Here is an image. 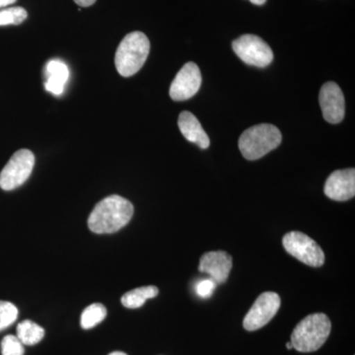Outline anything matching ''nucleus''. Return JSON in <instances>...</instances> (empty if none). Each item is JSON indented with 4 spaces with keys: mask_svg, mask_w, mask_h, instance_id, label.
Here are the masks:
<instances>
[{
    "mask_svg": "<svg viewBox=\"0 0 355 355\" xmlns=\"http://www.w3.org/2000/svg\"><path fill=\"white\" fill-rule=\"evenodd\" d=\"M16 1L17 0H0V8L11 6V4L15 3Z\"/></svg>",
    "mask_w": 355,
    "mask_h": 355,
    "instance_id": "23",
    "label": "nucleus"
},
{
    "mask_svg": "<svg viewBox=\"0 0 355 355\" xmlns=\"http://www.w3.org/2000/svg\"><path fill=\"white\" fill-rule=\"evenodd\" d=\"M44 330L38 324L26 320L17 326V338L25 345H35L43 340Z\"/></svg>",
    "mask_w": 355,
    "mask_h": 355,
    "instance_id": "16",
    "label": "nucleus"
},
{
    "mask_svg": "<svg viewBox=\"0 0 355 355\" xmlns=\"http://www.w3.org/2000/svg\"><path fill=\"white\" fill-rule=\"evenodd\" d=\"M282 300L275 292H263L245 317L243 326L245 330L254 331L263 328L272 321V318L279 312Z\"/></svg>",
    "mask_w": 355,
    "mask_h": 355,
    "instance_id": "8",
    "label": "nucleus"
},
{
    "mask_svg": "<svg viewBox=\"0 0 355 355\" xmlns=\"http://www.w3.org/2000/svg\"><path fill=\"white\" fill-rule=\"evenodd\" d=\"M331 324L323 313L309 315L299 322L291 335L293 349L300 352H316L328 340Z\"/></svg>",
    "mask_w": 355,
    "mask_h": 355,
    "instance_id": "3",
    "label": "nucleus"
},
{
    "mask_svg": "<svg viewBox=\"0 0 355 355\" xmlns=\"http://www.w3.org/2000/svg\"><path fill=\"white\" fill-rule=\"evenodd\" d=\"M35 165V156L28 149H20L13 154L0 173V188L12 191L19 188L29 179Z\"/></svg>",
    "mask_w": 355,
    "mask_h": 355,
    "instance_id": "5",
    "label": "nucleus"
},
{
    "mask_svg": "<svg viewBox=\"0 0 355 355\" xmlns=\"http://www.w3.org/2000/svg\"><path fill=\"white\" fill-rule=\"evenodd\" d=\"M286 349H293V345H292L291 342H289V343H286Z\"/></svg>",
    "mask_w": 355,
    "mask_h": 355,
    "instance_id": "26",
    "label": "nucleus"
},
{
    "mask_svg": "<svg viewBox=\"0 0 355 355\" xmlns=\"http://www.w3.org/2000/svg\"><path fill=\"white\" fill-rule=\"evenodd\" d=\"M44 88L55 96L64 93L65 84L69 78V69L65 62L60 60H51L44 69Z\"/></svg>",
    "mask_w": 355,
    "mask_h": 355,
    "instance_id": "14",
    "label": "nucleus"
},
{
    "mask_svg": "<svg viewBox=\"0 0 355 355\" xmlns=\"http://www.w3.org/2000/svg\"><path fill=\"white\" fill-rule=\"evenodd\" d=\"M250 1L254 4V6H263V4L266 3V0H250Z\"/></svg>",
    "mask_w": 355,
    "mask_h": 355,
    "instance_id": "24",
    "label": "nucleus"
},
{
    "mask_svg": "<svg viewBox=\"0 0 355 355\" xmlns=\"http://www.w3.org/2000/svg\"><path fill=\"white\" fill-rule=\"evenodd\" d=\"M178 125L184 139L197 144L202 149L209 148L210 140L207 133L203 130L197 116L191 112H182L178 120Z\"/></svg>",
    "mask_w": 355,
    "mask_h": 355,
    "instance_id": "13",
    "label": "nucleus"
},
{
    "mask_svg": "<svg viewBox=\"0 0 355 355\" xmlns=\"http://www.w3.org/2000/svg\"><path fill=\"white\" fill-rule=\"evenodd\" d=\"M76 4L81 7H89L95 3L96 0H74Z\"/></svg>",
    "mask_w": 355,
    "mask_h": 355,
    "instance_id": "22",
    "label": "nucleus"
},
{
    "mask_svg": "<svg viewBox=\"0 0 355 355\" xmlns=\"http://www.w3.org/2000/svg\"><path fill=\"white\" fill-rule=\"evenodd\" d=\"M233 51L245 64L254 67H268L273 60L270 46L256 35H243L232 43Z\"/></svg>",
    "mask_w": 355,
    "mask_h": 355,
    "instance_id": "7",
    "label": "nucleus"
},
{
    "mask_svg": "<svg viewBox=\"0 0 355 355\" xmlns=\"http://www.w3.org/2000/svg\"><path fill=\"white\" fill-rule=\"evenodd\" d=\"M150 51V42L146 34L135 31L128 34L121 44L114 57V64L119 73L130 77L141 69Z\"/></svg>",
    "mask_w": 355,
    "mask_h": 355,
    "instance_id": "2",
    "label": "nucleus"
},
{
    "mask_svg": "<svg viewBox=\"0 0 355 355\" xmlns=\"http://www.w3.org/2000/svg\"><path fill=\"white\" fill-rule=\"evenodd\" d=\"M159 291L153 286L139 287L123 294L121 297V304L130 309H137L141 307L148 299L156 297Z\"/></svg>",
    "mask_w": 355,
    "mask_h": 355,
    "instance_id": "15",
    "label": "nucleus"
},
{
    "mask_svg": "<svg viewBox=\"0 0 355 355\" xmlns=\"http://www.w3.org/2000/svg\"><path fill=\"white\" fill-rule=\"evenodd\" d=\"M109 355H128V354H125V352H112V354H110Z\"/></svg>",
    "mask_w": 355,
    "mask_h": 355,
    "instance_id": "25",
    "label": "nucleus"
},
{
    "mask_svg": "<svg viewBox=\"0 0 355 355\" xmlns=\"http://www.w3.org/2000/svg\"><path fill=\"white\" fill-rule=\"evenodd\" d=\"M217 284L214 279H203L196 286V292L200 297L203 299L209 298L216 291Z\"/></svg>",
    "mask_w": 355,
    "mask_h": 355,
    "instance_id": "21",
    "label": "nucleus"
},
{
    "mask_svg": "<svg viewBox=\"0 0 355 355\" xmlns=\"http://www.w3.org/2000/svg\"><path fill=\"white\" fill-rule=\"evenodd\" d=\"M23 343L17 336L9 335L4 336L1 342L2 355H24L25 349Z\"/></svg>",
    "mask_w": 355,
    "mask_h": 355,
    "instance_id": "20",
    "label": "nucleus"
},
{
    "mask_svg": "<svg viewBox=\"0 0 355 355\" xmlns=\"http://www.w3.org/2000/svg\"><path fill=\"white\" fill-rule=\"evenodd\" d=\"M133 205L120 196H110L98 202L88 218V226L97 234L118 232L130 221Z\"/></svg>",
    "mask_w": 355,
    "mask_h": 355,
    "instance_id": "1",
    "label": "nucleus"
},
{
    "mask_svg": "<svg viewBox=\"0 0 355 355\" xmlns=\"http://www.w3.org/2000/svg\"><path fill=\"white\" fill-rule=\"evenodd\" d=\"M320 106L324 120L328 123H340L345 118V96L342 89L335 83H327L322 86L319 94Z\"/></svg>",
    "mask_w": 355,
    "mask_h": 355,
    "instance_id": "10",
    "label": "nucleus"
},
{
    "mask_svg": "<svg viewBox=\"0 0 355 355\" xmlns=\"http://www.w3.org/2000/svg\"><path fill=\"white\" fill-rule=\"evenodd\" d=\"M232 268V258L223 251L209 252L203 254L200 261L198 270L200 272L209 275L217 284H222L227 280Z\"/></svg>",
    "mask_w": 355,
    "mask_h": 355,
    "instance_id": "12",
    "label": "nucleus"
},
{
    "mask_svg": "<svg viewBox=\"0 0 355 355\" xmlns=\"http://www.w3.org/2000/svg\"><path fill=\"white\" fill-rule=\"evenodd\" d=\"M287 253L302 261L305 265L319 268L324 263V254L322 248L312 238L297 231L284 235L282 239Z\"/></svg>",
    "mask_w": 355,
    "mask_h": 355,
    "instance_id": "6",
    "label": "nucleus"
},
{
    "mask_svg": "<svg viewBox=\"0 0 355 355\" xmlns=\"http://www.w3.org/2000/svg\"><path fill=\"white\" fill-rule=\"evenodd\" d=\"M107 316V309L104 305L100 303H94V304L88 306L83 311L81 315L80 324L84 330L94 328L104 321Z\"/></svg>",
    "mask_w": 355,
    "mask_h": 355,
    "instance_id": "17",
    "label": "nucleus"
},
{
    "mask_svg": "<svg viewBox=\"0 0 355 355\" xmlns=\"http://www.w3.org/2000/svg\"><path fill=\"white\" fill-rule=\"evenodd\" d=\"M324 195L336 202H345L355 195V170H338L331 173L327 179L324 188Z\"/></svg>",
    "mask_w": 355,
    "mask_h": 355,
    "instance_id": "11",
    "label": "nucleus"
},
{
    "mask_svg": "<svg viewBox=\"0 0 355 355\" xmlns=\"http://www.w3.org/2000/svg\"><path fill=\"white\" fill-rule=\"evenodd\" d=\"M202 73L195 62H188L178 72L170 87V97L174 101H186L193 97L202 86Z\"/></svg>",
    "mask_w": 355,
    "mask_h": 355,
    "instance_id": "9",
    "label": "nucleus"
},
{
    "mask_svg": "<svg viewBox=\"0 0 355 355\" xmlns=\"http://www.w3.org/2000/svg\"><path fill=\"white\" fill-rule=\"evenodd\" d=\"M279 128L270 123H261L248 128L239 139V149L247 160H258L282 144Z\"/></svg>",
    "mask_w": 355,
    "mask_h": 355,
    "instance_id": "4",
    "label": "nucleus"
},
{
    "mask_svg": "<svg viewBox=\"0 0 355 355\" xmlns=\"http://www.w3.org/2000/svg\"><path fill=\"white\" fill-rule=\"evenodd\" d=\"M18 309L8 301H0V331L8 328L17 320Z\"/></svg>",
    "mask_w": 355,
    "mask_h": 355,
    "instance_id": "19",
    "label": "nucleus"
},
{
    "mask_svg": "<svg viewBox=\"0 0 355 355\" xmlns=\"http://www.w3.org/2000/svg\"><path fill=\"white\" fill-rule=\"evenodd\" d=\"M27 17V11L23 7L2 9L0 10V26L20 25Z\"/></svg>",
    "mask_w": 355,
    "mask_h": 355,
    "instance_id": "18",
    "label": "nucleus"
}]
</instances>
